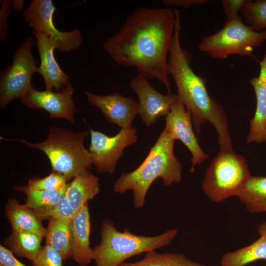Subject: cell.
Instances as JSON below:
<instances>
[{"mask_svg": "<svg viewBox=\"0 0 266 266\" xmlns=\"http://www.w3.org/2000/svg\"><path fill=\"white\" fill-rule=\"evenodd\" d=\"M175 19V10L170 7L138 8L103 47L116 64L136 67L148 80L162 83L169 94L167 62Z\"/></svg>", "mask_w": 266, "mask_h": 266, "instance_id": "obj_1", "label": "cell"}, {"mask_svg": "<svg viewBox=\"0 0 266 266\" xmlns=\"http://www.w3.org/2000/svg\"><path fill=\"white\" fill-rule=\"evenodd\" d=\"M175 11L176 19L167 69L177 87V95L190 113L193 126L198 136L201 125L209 122L216 131L220 149H232V141L226 113L208 94L205 78L196 74L191 66L192 56L180 43V13L178 10Z\"/></svg>", "mask_w": 266, "mask_h": 266, "instance_id": "obj_2", "label": "cell"}, {"mask_svg": "<svg viewBox=\"0 0 266 266\" xmlns=\"http://www.w3.org/2000/svg\"><path fill=\"white\" fill-rule=\"evenodd\" d=\"M174 142L175 140L163 130L139 166L130 172L122 173L116 180L114 191L123 194L132 191L134 206L139 208L144 205L146 194L157 178H162L166 186L179 184L182 167L174 153Z\"/></svg>", "mask_w": 266, "mask_h": 266, "instance_id": "obj_3", "label": "cell"}, {"mask_svg": "<svg viewBox=\"0 0 266 266\" xmlns=\"http://www.w3.org/2000/svg\"><path fill=\"white\" fill-rule=\"evenodd\" d=\"M88 135L86 131L76 133L52 126L45 139L40 142L1 138L20 142L42 151L48 157L52 171L62 174L68 182L93 166L90 152L84 145V139Z\"/></svg>", "mask_w": 266, "mask_h": 266, "instance_id": "obj_4", "label": "cell"}, {"mask_svg": "<svg viewBox=\"0 0 266 266\" xmlns=\"http://www.w3.org/2000/svg\"><path fill=\"white\" fill-rule=\"evenodd\" d=\"M177 233L171 229L156 236L138 235L127 229L119 231L112 221L105 219L100 228V242L93 248V260L96 266H120L131 257L166 246Z\"/></svg>", "mask_w": 266, "mask_h": 266, "instance_id": "obj_5", "label": "cell"}, {"mask_svg": "<svg viewBox=\"0 0 266 266\" xmlns=\"http://www.w3.org/2000/svg\"><path fill=\"white\" fill-rule=\"evenodd\" d=\"M250 176L244 157L236 154L233 149H220L206 170L201 189L210 200L220 202L237 196Z\"/></svg>", "mask_w": 266, "mask_h": 266, "instance_id": "obj_6", "label": "cell"}, {"mask_svg": "<svg viewBox=\"0 0 266 266\" xmlns=\"http://www.w3.org/2000/svg\"><path fill=\"white\" fill-rule=\"evenodd\" d=\"M266 40V30L255 31L244 24L238 15L227 19L217 33L203 37L198 48L212 58L223 60L232 55H249L254 48L261 46Z\"/></svg>", "mask_w": 266, "mask_h": 266, "instance_id": "obj_7", "label": "cell"}, {"mask_svg": "<svg viewBox=\"0 0 266 266\" xmlns=\"http://www.w3.org/2000/svg\"><path fill=\"white\" fill-rule=\"evenodd\" d=\"M34 40L27 38L13 55L12 64L1 73L0 78V106L1 109L16 99H20L33 87V75L37 72L32 52Z\"/></svg>", "mask_w": 266, "mask_h": 266, "instance_id": "obj_8", "label": "cell"}, {"mask_svg": "<svg viewBox=\"0 0 266 266\" xmlns=\"http://www.w3.org/2000/svg\"><path fill=\"white\" fill-rule=\"evenodd\" d=\"M91 143L88 149L93 165L99 173H114L118 160L122 157L125 148L135 143L137 130L133 127L121 129L114 136L90 129Z\"/></svg>", "mask_w": 266, "mask_h": 266, "instance_id": "obj_9", "label": "cell"}, {"mask_svg": "<svg viewBox=\"0 0 266 266\" xmlns=\"http://www.w3.org/2000/svg\"><path fill=\"white\" fill-rule=\"evenodd\" d=\"M56 9L51 0H32L23 15L25 22L33 30L41 32L57 41L58 51L68 52L78 49L83 41L80 31L77 29L69 32L58 30L53 20Z\"/></svg>", "mask_w": 266, "mask_h": 266, "instance_id": "obj_10", "label": "cell"}, {"mask_svg": "<svg viewBox=\"0 0 266 266\" xmlns=\"http://www.w3.org/2000/svg\"><path fill=\"white\" fill-rule=\"evenodd\" d=\"M130 86L138 97V114L146 127L160 117L166 116L178 98L177 94H162L139 73L132 79Z\"/></svg>", "mask_w": 266, "mask_h": 266, "instance_id": "obj_11", "label": "cell"}, {"mask_svg": "<svg viewBox=\"0 0 266 266\" xmlns=\"http://www.w3.org/2000/svg\"><path fill=\"white\" fill-rule=\"evenodd\" d=\"M74 88L70 83L60 91H38L33 87L20 99L21 101L31 109H43L51 119L62 118L74 124L76 107L72 99Z\"/></svg>", "mask_w": 266, "mask_h": 266, "instance_id": "obj_12", "label": "cell"}, {"mask_svg": "<svg viewBox=\"0 0 266 266\" xmlns=\"http://www.w3.org/2000/svg\"><path fill=\"white\" fill-rule=\"evenodd\" d=\"M171 137L181 141L189 150L191 154L190 172L193 173L195 167L209 158L201 149L193 131L190 113L188 111L178 97L166 116L164 129Z\"/></svg>", "mask_w": 266, "mask_h": 266, "instance_id": "obj_13", "label": "cell"}, {"mask_svg": "<svg viewBox=\"0 0 266 266\" xmlns=\"http://www.w3.org/2000/svg\"><path fill=\"white\" fill-rule=\"evenodd\" d=\"M88 102L99 108L106 120L121 129L131 126L133 120L138 114V103L134 99L122 96L119 92L107 95H97L85 91Z\"/></svg>", "mask_w": 266, "mask_h": 266, "instance_id": "obj_14", "label": "cell"}, {"mask_svg": "<svg viewBox=\"0 0 266 266\" xmlns=\"http://www.w3.org/2000/svg\"><path fill=\"white\" fill-rule=\"evenodd\" d=\"M40 56V64L37 73L42 77L45 90L60 91L69 82V77L62 70L56 61L54 51L57 49V41L45 34L33 30Z\"/></svg>", "mask_w": 266, "mask_h": 266, "instance_id": "obj_15", "label": "cell"}, {"mask_svg": "<svg viewBox=\"0 0 266 266\" xmlns=\"http://www.w3.org/2000/svg\"><path fill=\"white\" fill-rule=\"evenodd\" d=\"M70 258L79 266H86L94 259V250L90 246L91 220L86 203L71 220Z\"/></svg>", "mask_w": 266, "mask_h": 266, "instance_id": "obj_16", "label": "cell"}, {"mask_svg": "<svg viewBox=\"0 0 266 266\" xmlns=\"http://www.w3.org/2000/svg\"><path fill=\"white\" fill-rule=\"evenodd\" d=\"M259 63L258 76L249 80L255 93L256 107L254 116L250 120V132L247 137V143L258 144L266 141V51Z\"/></svg>", "mask_w": 266, "mask_h": 266, "instance_id": "obj_17", "label": "cell"}, {"mask_svg": "<svg viewBox=\"0 0 266 266\" xmlns=\"http://www.w3.org/2000/svg\"><path fill=\"white\" fill-rule=\"evenodd\" d=\"M4 213L12 227V231H23L35 233L43 237L46 228L35 211L20 203L14 198L8 200L4 206Z\"/></svg>", "mask_w": 266, "mask_h": 266, "instance_id": "obj_18", "label": "cell"}, {"mask_svg": "<svg viewBox=\"0 0 266 266\" xmlns=\"http://www.w3.org/2000/svg\"><path fill=\"white\" fill-rule=\"evenodd\" d=\"M100 191L99 178L88 170L77 175L67 183L65 195L71 206L77 212Z\"/></svg>", "mask_w": 266, "mask_h": 266, "instance_id": "obj_19", "label": "cell"}, {"mask_svg": "<svg viewBox=\"0 0 266 266\" xmlns=\"http://www.w3.org/2000/svg\"><path fill=\"white\" fill-rule=\"evenodd\" d=\"M258 232L260 237L252 244L224 254L221 266H244L257 260H266V222L259 225Z\"/></svg>", "mask_w": 266, "mask_h": 266, "instance_id": "obj_20", "label": "cell"}, {"mask_svg": "<svg viewBox=\"0 0 266 266\" xmlns=\"http://www.w3.org/2000/svg\"><path fill=\"white\" fill-rule=\"evenodd\" d=\"M71 220L66 218L50 219L46 228L45 244L57 250L64 261L71 256Z\"/></svg>", "mask_w": 266, "mask_h": 266, "instance_id": "obj_21", "label": "cell"}, {"mask_svg": "<svg viewBox=\"0 0 266 266\" xmlns=\"http://www.w3.org/2000/svg\"><path fill=\"white\" fill-rule=\"evenodd\" d=\"M237 197L250 213L266 212V176H251Z\"/></svg>", "mask_w": 266, "mask_h": 266, "instance_id": "obj_22", "label": "cell"}, {"mask_svg": "<svg viewBox=\"0 0 266 266\" xmlns=\"http://www.w3.org/2000/svg\"><path fill=\"white\" fill-rule=\"evenodd\" d=\"M44 237L34 233L12 231L4 244L14 254L33 262L39 254Z\"/></svg>", "mask_w": 266, "mask_h": 266, "instance_id": "obj_23", "label": "cell"}, {"mask_svg": "<svg viewBox=\"0 0 266 266\" xmlns=\"http://www.w3.org/2000/svg\"><path fill=\"white\" fill-rule=\"evenodd\" d=\"M193 262L184 254L152 250L146 252L141 260L133 263H123L120 266H191Z\"/></svg>", "mask_w": 266, "mask_h": 266, "instance_id": "obj_24", "label": "cell"}, {"mask_svg": "<svg viewBox=\"0 0 266 266\" xmlns=\"http://www.w3.org/2000/svg\"><path fill=\"white\" fill-rule=\"evenodd\" d=\"M66 188L60 191L48 192L31 189L27 185L13 187L14 190L26 195L25 204L34 211L47 209L56 204L65 194Z\"/></svg>", "mask_w": 266, "mask_h": 266, "instance_id": "obj_25", "label": "cell"}, {"mask_svg": "<svg viewBox=\"0 0 266 266\" xmlns=\"http://www.w3.org/2000/svg\"><path fill=\"white\" fill-rule=\"evenodd\" d=\"M240 11L255 31L266 30V0H247Z\"/></svg>", "mask_w": 266, "mask_h": 266, "instance_id": "obj_26", "label": "cell"}, {"mask_svg": "<svg viewBox=\"0 0 266 266\" xmlns=\"http://www.w3.org/2000/svg\"><path fill=\"white\" fill-rule=\"evenodd\" d=\"M67 181L62 174L52 171L43 178H33L29 180L27 186L37 190L53 192L65 189Z\"/></svg>", "mask_w": 266, "mask_h": 266, "instance_id": "obj_27", "label": "cell"}, {"mask_svg": "<svg viewBox=\"0 0 266 266\" xmlns=\"http://www.w3.org/2000/svg\"><path fill=\"white\" fill-rule=\"evenodd\" d=\"M35 212L42 221L64 218L71 220L77 213L71 206L65 194L56 204Z\"/></svg>", "mask_w": 266, "mask_h": 266, "instance_id": "obj_28", "label": "cell"}, {"mask_svg": "<svg viewBox=\"0 0 266 266\" xmlns=\"http://www.w3.org/2000/svg\"><path fill=\"white\" fill-rule=\"evenodd\" d=\"M64 261L60 253L51 246L45 245L33 262V266H63Z\"/></svg>", "mask_w": 266, "mask_h": 266, "instance_id": "obj_29", "label": "cell"}, {"mask_svg": "<svg viewBox=\"0 0 266 266\" xmlns=\"http://www.w3.org/2000/svg\"><path fill=\"white\" fill-rule=\"evenodd\" d=\"M12 1L10 0H0V41L3 42L7 34V20Z\"/></svg>", "mask_w": 266, "mask_h": 266, "instance_id": "obj_30", "label": "cell"}, {"mask_svg": "<svg viewBox=\"0 0 266 266\" xmlns=\"http://www.w3.org/2000/svg\"><path fill=\"white\" fill-rule=\"evenodd\" d=\"M247 0H223L221 1L222 6L226 13L227 19L238 16L243 6Z\"/></svg>", "mask_w": 266, "mask_h": 266, "instance_id": "obj_31", "label": "cell"}, {"mask_svg": "<svg viewBox=\"0 0 266 266\" xmlns=\"http://www.w3.org/2000/svg\"><path fill=\"white\" fill-rule=\"evenodd\" d=\"M0 266H28L19 261L6 247L0 245Z\"/></svg>", "mask_w": 266, "mask_h": 266, "instance_id": "obj_32", "label": "cell"}, {"mask_svg": "<svg viewBox=\"0 0 266 266\" xmlns=\"http://www.w3.org/2000/svg\"><path fill=\"white\" fill-rule=\"evenodd\" d=\"M208 0H163L162 3L167 7H182L189 8L192 6L202 4Z\"/></svg>", "mask_w": 266, "mask_h": 266, "instance_id": "obj_33", "label": "cell"}, {"mask_svg": "<svg viewBox=\"0 0 266 266\" xmlns=\"http://www.w3.org/2000/svg\"><path fill=\"white\" fill-rule=\"evenodd\" d=\"M24 6V0H14L12 2L11 8L15 11H19L23 9Z\"/></svg>", "mask_w": 266, "mask_h": 266, "instance_id": "obj_34", "label": "cell"}, {"mask_svg": "<svg viewBox=\"0 0 266 266\" xmlns=\"http://www.w3.org/2000/svg\"><path fill=\"white\" fill-rule=\"evenodd\" d=\"M191 266H207L204 264L193 262Z\"/></svg>", "mask_w": 266, "mask_h": 266, "instance_id": "obj_35", "label": "cell"}]
</instances>
